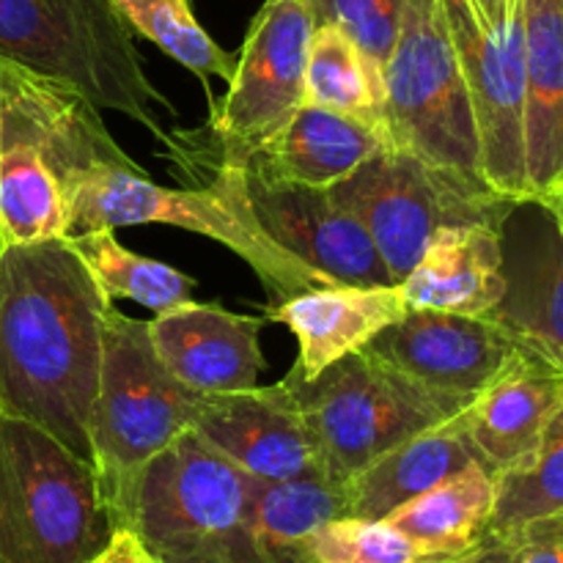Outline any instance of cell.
Instances as JSON below:
<instances>
[{
    "mask_svg": "<svg viewBox=\"0 0 563 563\" xmlns=\"http://www.w3.org/2000/svg\"><path fill=\"white\" fill-rule=\"evenodd\" d=\"M410 313L399 284H330L297 291L267 308V319L297 339V363L289 374L317 379L333 363L368 350L374 339Z\"/></svg>",
    "mask_w": 563,
    "mask_h": 563,
    "instance_id": "e0dca14e",
    "label": "cell"
},
{
    "mask_svg": "<svg viewBox=\"0 0 563 563\" xmlns=\"http://www.w3.org/2000/svg\"><path fill=\"white\" fill-rule=\"evenodd\" d=\"M212 170L207 187L187 190L154 185L137 163H93L75 170L60 181L69 209L66 240L99 229L163 223L196 231L234 251L242 262L251 264L275 302L313 286L333 284L264 231L247 201L242 168L220 165Z\"/></svg>",
    "mask_w": 563,
    "mask_h": 563,
    "instance_id": "7a4b0ae2",
    "label": "cell"
},
{
    "mask_svg": "<svg viewBox=\"0 0 563 563\" xmlns=\"http://www.w3.org/2000/svg\"><path fill=\"white\" fill-rule=\"evenodd\" d=\"M201 399L203 394L163 366L148 322L110 306L93 405V471L115 531L126 526L132 493L148 462L192 432Z\"/></svg>",
    "mask_w": 563,
    "mask_h": 563,
    "instance_id": "277c9868",
    "label": "cell"
},
{
    "mask_svg": "<svg viewBox=\"0 0 563 563\" xmlns=\"http://www.w3.org/2000/svg\"><path fill=\"white\" fill-rule=\"evenodd\" d=\"M476 460L460 416L429 427L368 462L344 482L346 515L385 520L390 511L432 489Z\"/></svg>",
    "mask_w": 563,
    "mask_h": 563,
    "instance_id": "7402d4cb",
    "label": "cell"
},
{
    "mask_svg": "<svg viewBox=\"0 0 563 563\" xmlns=\"http://www.w3.org/2000/svg\"><path fill=\"white\" fill-rule=\"evenodd\" d=\"M302 104H317V108L363 121L383 132L388 141L385 75L335 25L313 27Z\"/></svg>",
    "mask_w": 563,
    "mask_h": 563,
    "instance_id": "d4e9b609",
    "label": "cell"
},
{
    "mask_svg": "<svg viewBox=\"0 0 563 563\" xmlns=\"http://www.w3.org/2000/svg\"><path fill=\"white\" fill-rule=\"evenodd\" d=\"M86 563H157V561H154V555L143 548V542L137 539L135 531H130V528H119V531H113V537L108 539V544H104V548Z\"/></svg>",
    "mask_w": 563,
    "mask_h": 563,
    "instance_id": "1f68e13d",
    "label": "cell"
},
{
    "mask_svg": "<svg viewBox=\"0 0 563 563\" xmlns=\"http://www.w3.org/2000/svg\"><path fill=\"white\" fill-rule=\"evenodd\" d=\"M192 432L253 478H328L311 432L278 383L234 394H203Z\"/></svg>",
    "mask_w": 563,
    "mask_h": 563,
    "instance_id": "5bb4252c",
    "label": "cell"
},
{
    "mask_svg": "<svg viewBox=\"0 0 563 563\" xmlns=\"http://www.w3.org/2000/svg\"><path fill=\"white\" fill-rule=\"evenodd\" d=\"M264 319L225 311L218 302H185L148 322V339L163 366L198 394L251 390L267 368Z\"/></svg>",
    "mask_w": 563,
    "mask_h": 563,
    "instance_id": "2e32d148",
    "label": "cell"
},
{
    "mask_svg": "<svg viewBox=\"0 0 563 563\" xmlns=\"http://www.w3.org/2000/svg\"><path fill=\"white\" fill-rule=\"evenodd\" d=\"M489 27H504L515 16L517 0H473Z\"/></svg>",
    "mask_w": 563,
    "mask_h": 563,
    "instance_id": "d6a6232c",
    "label": "cell"
},
{
    "mask_svg": "<svg viewBox=\"0 0 563 563\" xmlns=\"http://www.w3.org/2000/svg\"><path fill=\"white\" fill-rule=\"evenodd\" d=\"M317 25H335L385 75L407 0H306Z\"/></svg>",
    "mask_w": 563,
    "mask_h": 563,
    "instance_id": "f546056e",
    "label": "cell"
},
{
    "mask_svg": "<svg viewBox=\"0 0 563 563\" xmlns=\"http://www.w3.org/2000/svg\"><path fill=\"white\" fill-rule=\"evenodd\" d=\"M0 69H3V58H0ZM3 247H5L3 245V236H0V251H3Z\"/></svg>",
    "mask_w": 563,
    "mask_h": 563,
    "instance_id": "d590c367",
    "label": "cell"
},
{
    "mask_svg": "<svg viewBox=\"0 0 563 563\" xmlns=\"http://www.w3.org/2000/svg\"><path fill=\"white\" fill-rule=\"evenodd\" d=\"M526 38L528 198L563 179V0H520Z\"/></svg>",
    "mask_w": 563,
    "mask_h": 563,
    "instance_id": "44dd1931",
    "label": "cell"
},
{
    "mask_svg": "<svg viewBox=\"0 0 563 563\" xmlns=\"http://www.w3.org/2000/svg\"><path fill=\"white\" fill-rule=\"evenodd\" d=\"M102 295L113 300H132L154 313H165L192 300L196 280L170 264L146 258L121 245L110 229L91 231L69 240Z\"/></svg>",
    "mask_w": 563,
    "mask_h": 563,
    "instance_id": "484cf974",
    "label": "cell"
},
{
    "mask_svg": "<svg viewBox=\"0 0 563 563\" xmlns=\"http://www.w3.org/2000/svg\"><path fill=\"white\" fill-rule=\"evenodd\" d=\"M504 297L489 313L517 344L563 368V231L539 198L511 201L498 225Z\"/></svg>",
    "mask_w": 563,
    "mask_h": 563,
    "instance_id": "4fadbf2b",
    "label": "cell"
},
{
    "mask_svg": "<svg viewBox=\"0 0 563 563\" xmlns=\"http://www.w3.org/2000/svg\"><path fill=\"white\" fill-rule=\"evenodd\" d=\"M113 531L93 465L0 410V563H86Z\"/></svg>",
    "mask_w": 563,
    "mask_h": 563,
    "instance_id": "8992f818",
    "label": "cell"
},
{
    "mask_svg": "<svg viewBox=\"0 0 563 563\" xmlns=\"http://www.w3.org/2000/svg\"><path fill=\"white\" fill-rule=\"evenodd\" d=\"M308 563H427L418 550L385 520L335 517L302 544Z\"/></svg>",
    "mask_w": 563,
    "mask_h": 563,
    "instance_id": "f1b7e54d",
    "label": "cell"
},
{
    "mask_svg": "<svg viewBox=\"0 0 563 563\" xmlns=\"http://www.w3.org/2000/svg\"><path fill=\"white\" fill-rule=\"evenodd\" d=\"M330 190L366 225L396 284L421 262L438 231L500 225L511 203L484 179L394 146Z\"/></svg>",
    "mask_w": 563,
    "mask_h": 563,
    "instance_id": "9c48e42d",
    "label": "cell"
},
{
    "mask_svg": "<svg viewBox=\"0 0 563 563\" xmlns=\"http://www.w3.org/2000/svg\"><path fill=\"white\" fill-rule=\"evenodd\" d=\"M110 306L69 240L0 251V410L88 465Z\"/></svg>",
    "mask_w": 563,
    "mask_h": 563,
    "instance_id": "6da1fadb",
    "label": "cell"
},
{
    "mask_svg": "<svg viewBox=\"0 0 563 563\" xmlns=\"http://www.w3.org/2000/svg\"><path fill=\"white\" fill-rule=\"evenodd\" d=\"M427 563H454V561H427Z\"/></svg>",
    "mask_w": 563,
    "mask_h": 563,
    "instance_id": "8d00e7d4",
    "label": "cell"
},
{
    "mask_svg": "<svg viewBox=\"0 0 563 563\" xmlns=\"http://www.w3.org/2000/svg\"><path fill=\"white\" fill-rule=\"evenodd\" d=\"M498 482L478 460L385 517L423 561H454L487 533Z\"/></svg>",
    "mask_w": 563,
    "mask_h": 563,
    "instance_id": "cb8c5ba5",
    "label": "cell"
},
{
    "mask_svg": "<svg viewBox=\"0 0 563 563\" xmlns=\"http://www.w3.org/2000/svg\"><path fill=\"white\" fill-rule=\"evenodd\" d=\"M130 27L165 55L190 69L201 80L220 77L229 82L234 75L236 55L220 47L201 27L190 9V0H113Z\"/></svg>",
    "mask_w": 563,
    "mask_h": 563,
    "instance_id": "83f0119b",
    "label": "cell"
},
{
    "mask_svg": "<svg viewBox=\"0 0 563 563\" xmlns=\"http://www.w3.org/2000/svg\"><path fill=\"white\" fill-rule=\"evenodd\" d=\"M368 350L432 388L473 399L520 352V344L489 317L410 311Z\"/></svg>",
    "mask_w": 563,
    "mask_h": 563,
    "instance_id": "9a60e30c",
    "label": "cell"
},
{
    "mask_svg": "<svg viewBox=\"0 0 563 563\" xmlns=\"http://www.w3.org/2000/svg\"><path fill=\"white\" fill-rule=\"evenodd\" d=\"M306 0H267L247 27L229 91L209 99L203 132H176L168 154L179 168H245L302 108L313 36Z\"/></svg>",
    "mask_w": 563,
    "mask_h": 563,
    "instance_id": "ba28073f",
    "label": "cell"
},
{
    "mask_svg": "<svg viewBox=\"0 0 563 563\" xmlns=\"http://www.w3.org/2000/svg\"><path fill=\"white\" fill-rule=\"evenodd\" d=\"M69 209L47 163L31 115L11 82V60L0 69V236L3 245L66 240Z\"/></svg>",
    "mask_w": 563,
    "mask_h": 563,
    "instance_id": "d6986e66",
    "label": "cell"
},
{
    "mask_svg": "<svg viewBox=\"0 0 563 563\" xmlns=\"http://www.w3.org/2000/svg\"><path fill=\"white\" fill-rule=\"evenodd\" d=\"M454 563H489V561L484 559V553H482V550H478V544H476V548H473L471 553H465V555H460V559H454Z\"/></svg>",
    "mask_w": 563,
    "mask_h": 563,
    "instance_id": "e575fe53",
    "label": "cell"
},
{
    "mask_svg": "<svg viewBox=\"0 0 563 563\" xmlns=\"http://www.w3.org/2000/svg\"><path fill=\"white\" fill-rule=\"evenodd\" d=\"M399 286L410 311L489 317L504 297L498 225H456L438 231L421 262Z\"/></svg>",
    "mask_w": 563,
    "mask_h": 563,
    "instance_id": "ffe728a7",
    "label": "cell"
},
{
    "mask_svg": "<svg viewBox=\"0 0 563 563\" xmlns=\"http://www.w3.org/2000/svg\"><path fill=\"white\" fill-rule=\"evenodd\" d=\"M456 47L473 115L482 176L500 198H528L526 170V38L520 0L504 27H489L473 0H440Z\"/></svg>",
    "mask_w": 563,
    "mask_h": 563,
    "instance_id": "8fae6325",
    "label": "cell"
},
{
    "mask_svg": "<svg viewBox=\"0 0 563 563\" xmlns=\"http://www.w3.org/2000/svg\"><path fill=\"white\" fill-rule=\"evenodd\" d=\"M539 201H542L544 207H550V212L555 214V220H559V225H561V231H563V179H561V185L555 187L553 192H550V196L539 198Z\"/></svg>",
    "mask_w": 563,
    "mask_h": 563,
    "instance_id": "836d02e7",
    "label": "cell"
},
{
    "mask_svg": "<svg viewBox=\"0 0 563 563\" xmlns=\"http://www.w3.org/2000/svg\"><path fill=\"white\" fill-rule=\"evenodd\" d=\"M388 148L383 132L344 113L302 104L280 135L247 165L308 187H335Z\"/></svg>",
    "mask_w": 563,
    "mask_h": 563,
    "instance_id": "603a6c76",
    "label": "cell"
},
{
    "mask_svg": "<svg viewBox=\"0 0 563 563\" xmlns=\"http://www.w3.org/2000/svg\"><path fill=\"white\" fill-rule=\"evenodd\" d=\"M253 214L269 236L333 284H396L366 225L330 187L280 179L256 165L242 168Z\"/></svg>",
    "mask_w": 563,
    "mask_h": 563,
    "instance_id": "7c38bea8",
    "label": "cell"
},
{
    "mask_svg": "<svg viewBox=\"0 0 563 563\" xmlns=\"http://www.w3.org/2000/svg\"><path fill=\"white\" fill-rule=\"evenodd\" d=\"M385 132L394 148L484 179L476 115L440 0H407L385 64Z\"/></svg>",
    "mask_w": 563,
    "mask_h": 563,
    "instance_id": "30bf717a",
    "label": "cell"
},
{
    "mask_svg": "<svg viewBox=\"0 0 563 563\" xmlns=\"http://www.w3.org/2000/svg\"><path fill=\"white\" fill-rule=\"evenodd\" d=\"M563 396V368L520 346L462 410L476 460L495 476L528 462Z\"/></svg>",
    "mask_w": 563,
    "mask_h": 563,
    "instance_id": "ac0fdd59",
    "label": "cell"
},
{
    "mask_svg": "<svg viewBox=\"0 0 563 563\" xmlns=\"http://www.w3.org/2000/svg\"><path fill=\"white\" fill-rule=\"evenodd\" d=\"M478 550L489 563H563V515L484 533Z\"/></svg>",
    "mask_w": 563,
    "mask_h": 563,
    "instance_id": "4dcf8cb0",
    "label": "cell"
},
{
    "mask_svg": "<svg viewBox=\"0 0 563 563\" xmlns=\"http://www.w3.org/2000/svg\"><path fill=\"white\" fill-rule=\"evenodd\" d=\"M0 58L126 115L174 152L176 132L157 115L170 108L168 97L148 77L113 0H0Z\"/></svg>",
    "mask_w": 563,
    "mask_h": 563,
    "instance_id": "3957f363",
    "label": "cell"
},
{
    "mask_svg": "<svg viewBox=\"0 0 563 563\" xmlns=\"http://www.w3.org/2000/svg\"><path fill=\"white\" fill-rule=\"evenodd\" d=\"M124 528L157 563H275L253 522L245 473L198 432L148 462Z\"/></svg>",
    "mask_w": 563,
    "mask_h": 563,
    "instance_id": "5b68a950",
    "label": "cell"
},
{
    "mask_svg": "<svg viewBox=\"0 0 563 563\" xmlns=\"http://www.w3.org/2000/svg\"><path fill=\"white\" fill-rule=\"evenodd\" d=\"M495 482L498 495L487 533L563 515V396L531 460L495 476Z\"/></svg>",
    "mask_w": 563,
    "mask_h": 563,
    "instance_id": "4316f807",
    "label": "cell"
},
{
    "mask_svg": "<svg viewBox=\"0 0 563 563\" xmlns=\"http://www.w3.org/2000/svg\"><path fill=\"white\" fill-rule=\"evenodd\" d=\"M278 385L311 432L328 478L341 484L401 440L471 405L467 396L432 388L372 350L333 363L317 379L286 374Z\"/></svg>",
    "mask_w": 563,
    "mask_h": 563,
    "instance_id": "52a82bcc",
    "label": "cell"
}]
</instances>
